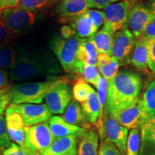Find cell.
Segmentation results:
<instances>
[{
  "instance_id": "cell-1",
  "label": "cell",
  "mask_w": 155,
  "mask_h": 155,
  "mask_svg": "<svg viewBox=\"0 0 155 155\" xmlns=\"http://www.w3.org/2000/svg\"><path fill=\"white\" fill-rule=\"evenodd\" d=\"M142 88L143 79L140 74L131 71H119L113 79L108 81L104 111L114 115L136 104Z\"/></svg>"
},
{
  "instance_id": "cell-2",
  "label": "cell",
  "mask_w": 155,
  "mask_h": 155,
  "mask_svg": "<svg viewBox=\"0 0 155 155\" xmlns=\"http://www.w3.org/2000/svg\"><path fill=\"white\" fill-rule=\"evenodd\" d=\"M59 65L52 54L46 52H17L16 62L11 70V81L22 82L36 78L57 76Z\"/></svg>"
},
{
  "instance_id": "cell-3",
  "label": "cell",
  "mask_w": 155,
  "mask_h": 155,
  "mask_svg": "<svg viewBox=\"0 0 155 155\" xmlns=\"http://www.w3.org/2000/svg\"><path fill=\"white\" fill-rule=\"evenodd\" d=\"M69 82L65 76L48 78L45 81L21 83L9 89L10 102L14 104H40L51 89L62 83Z\"/></svg>"
},
{
  "instance_id": "cell-4",
  "label": "cell",
  "mask_w": 155,
  "mask_h": 155,
  "mask_svg": "<svg viewBox=\"0 0 155 155\" xmlns=\"http://www.w3.org/2000/svg\"><path fill=\"white\" fill-rule=\"evenodd\" d=\"M83 39L77 35L68 39L54 38L50 42V49L55 54L62 68L68 73H75L78 66L77 52Z\"/></svg>"
},
{
  "instance_id": "cell-5",
  "label": "cell",
  "mask_w": 155,
  "mask_h": 155,
  "mask_svg": "<svg viewBox=\"0 0 155 155\" xmlns=\"http://www.w3.org/2000/svg\"><path fill=\"white\" fill-rule=\"evenodd\" d=\"M37 12L18 7L2 9L0 12V22L12 35L25 33L35 24Z\"/></svg>"
},
{
  "instance_id": "cell-6",
  "label": "cell",
  "mask_w": 155,
  "mask_h": 155,
  "mask_svg": "<svg viewBox=\"0 0 155 155\" xmlns=\"http://www.w3.org/2000/svg\"><path fill=\"white\" fill-rule=\"evenodd\" d=\"M55 140L47 121L25 128V150L30 155H41Z\"/></svg>"
},
{
  "instance_id": "cell-7",
  "label": "cell",
  "mask_w": 155,
  "mask_h": 155,
  "mask_svg": "<svg viewBox=\"0 0 155 155\" xmlns=\"http://www.w3.org/2000/svg\"><path fill=\"white\" fill-rule=\"evenodd\" d=\"M137 1L139 0H121L104 7L103 28L113 34L124 28L129 12Z\"/></svg>"
},
{
  "instance_id": "cell-8",
  "label": "cell",
  "mask_w": 155,
  "mask_h": 155,
  "mask_svg": "<svg viewBox=\"0 0 155 155\" xmlns=\"http://www.w3.org/2000/svg\"><path fill=\"white\" fill-rule=\"evenodd\" d=\"M101 140L110 141L125 155L129 129L121 126L111 114L104 111L102 116L101 128L98 131Z\"/></svg>"
},
{
  "instance_id": "cell-9",
  "label": "cell",
  "mask_w": 155,
  "mask_h": 155,
  "mask_svg": "<svg viewBox=\"0 0 155 155\" xmlns=\"http://www.w3.org/2000/svg\"><path fill=\"white\" fill-rule=\"evenodd\" d=\"M136 38L126 28L114 34L111 56L115 58L119 66L131 63Z\"/></svg>"
},
{
  "instance_id": "cell-10",
  "label": "cell",
  "mask_w": 155,
  "mask_h": 155,
  "mask_svg": "<svg viewBox=\"0 0 155 155\" xmlns=\"http://www.w3.org/2000/svg\"><path fill=\"white\" fill-rule=\"evenodd\" d=\"M9 106L22 116L26 127L46 122L51 118V112L45 104H11Z\"/></svg>"
},
{
  "instance_id": "cell-11",
  "label": "cell",
  "mask_w": 155,
  "mask_h": 155,
  "mask_svg": "<svg viewBox=\"0 0 155 155\" xmlns=\"http://www.w3.org/2000/svg\"><path fill=\"white\" fill-rule=\"evenodd\" d=\"M154 18L144 2L137 1L129 13L126 28L137 40L140 38L148 23Z\"/></svg>"
},
{
  "instance_id": "cell-12",
  "label": "cell",
  "mask_w": 155,
  "mask_h": 155,
  "mask_svg": "<svg viewBox=\"0 0 155 155\" xmlns=\"http://www.w3.org/2000/svg\"><path fill=\"white\" fill-rule=\"evenodd\" d=\"M69 82L62 83L54 87L46 95L45 104L53 114H62L71 101L72 100V92Z\"/></svg>"
},
{
  "instance_id": "cell-13",
  "label": "cell",
  "mask_w": 155,
  "mask_h": 155,
  "mask_svg": "<svg viewBox=\"0 0 155 155\" xmlns=\"http://www.w3.org/2000/svg\"><path fill=\"white\" fill-rule=\"evenodd\" d=\"M6 125L9 137L15 144L25 150V125L22 116L8 106L5 111ZM26 151V150H25Z\"/></svg>"
},
{
  "instance_id": "cell-14",
  "label": "cell",
  "mask_w": 155,
  "mask_h": 155,
  "mask_svg": "<svg viewBox=\"0 0 155 155\" xmlns=\"http://www.w3.org/2000/svg\"><path fill=\"white\" fill-rule=\"evenodd\" d=\"M89 9L87 0H63L56 7L59 22L71 23L75 17L80 16Z\"/></svg>"
},
{
  "instance_id": "cell-15",
  "label": "cell",
  "mask_w": 155,
  "mask_h": 155,
  "mask_svg": "<svg viewBox=\"0 0 155 155\" xmlns=\"http://www.w3.org/2000/svg\"><path fill=\"white\" fill-rule=\"evenodd\" d=\"M119 123L128 129H137L141 127L144 118L138 105V101L125 109L111 115Z\"/></svg>"
},
{
  "instance_id": "cell-16",
  "label": "cell",
  "mask_w": 155,
  "mask_h": 155,
  "mask_svg": "<svg viewBox=\"0 0 155 155\" xmlns=\"http://www.w3.org/2000/svg\"><path fill=\"white\" fill-rule=\"evenodd\" d=\"M83 114L88 124H96L98 131L102 125V111L98 96L94 88L91 91L88 98L81 104Z\"/></svg>"
},
{
  "instance_id": "cell-17",
  "label": "cell",
  "mask_w": 155,
  "mask_h": 155,
  "mask_svg": "<svg viewBox=\"0 0 155 155\" xmlns=\"http://www.w3.org/2000/svg\"><path fill=\"white\" fill-rule=\"evenodd\" d=\"M141 141L139 155H155V116L140 127Z\"/></svg>"
},
{
  "instance_id": "cell-18",
  "label": "cell",
  "mask_w": 155,
  "mask_h": 155,
  "mask_svg": "<svg viewBox=\"0 0 155 155\" xmlns=\"http://www.w3.org/2000/svg\"><path fill=\"white\" fill-rule=\"evenodd\" d=\"M149 40L142 37L136 40L135 45L131 56V63L137 71L150 74L148 68Z\"/></svg>"
},
{
  "instance_id": "cell-19",
  "label": "cell",
  "mask_w": 155,
  "mask_h": 155,
  "mask_svg": "<svg viewBox=\"0 0 155 155\" xmlns=\"http://www.w3.org/2000/svg\"><path fill=\"white\" fill-rule=\"evenodd\" d=\"M98 132L90 127L78 137V155H98Z\"/></svg>"
},
{
  "instance_id": "cell-20",
  "label": "cell",
  "mask_w": 155,
  "mask_h": 155,
  "mask_svg": "<svg viewBox=\"0 0 155 155\" xmlns=\"http://www.w3.org/2000/svg\"><path fill=\"white\" fill-rule=\"evenodd\" d=\"M77 135L55 139L41 155H77Z\"/></svg>"
},
{
  "instance_id": "cell-21",
  "label": "cell",
  "mask_w": 155,
  "mask_h": 155,
  "mask_svg": "<svg viewBox=\"0 0 155 155\" xmlns=\"http://www.w3.org/2000/svg\"><path fill=\"white\" fill-rule=\"evenodd\" d=\"M48 125L55 139L71 135L79 136L85 130L84 128L67 123L59 116H51L48 121Z\"/></svg>"
},
{
  "instance_id": "cell-22",
  "label": "cell",
  "mask_w": 155,
  "mask_h": 155,
  "mask_svg": "<svg viewBox=\"0 0 155 155\" xmlns=\"http://www.w3.org/2000/svg\"><path fill=\"white\" fill-rule=\"evenodd\" d=\"M98 55V50L95 47L94 44L89 40V38L83 39L77 52L78 66L79 65L96 66Z\"/></svg>"
},
{
  "instance_id": "cell-23",
  "label": "cell",
  "mask_w": 155,
  "mask_h": 155,
  "mask_svg": "<svg viewBox=\"0 0 155 155\" xmlns=\"http://www.w3.org/2000/svg\"><path fill=\"white\" fill-rule=\"evenodd\" d=\"M145 121L154 116L155 114V80L149 83L141 98L138 101Z\"/></svg>"
},
{
  "instance_id": "cell-24",
  "label": "cell",
  "mask_w": 155,
  "mask_h": 155,
  "mask_svg": "<svg viewBox=\"0 0 155 155\" xmlns=\"http://www.w3.org/2000/svg\"><path fill=\"white\" fill-rule=\"evenodd\" d=\"M70 24L74 29L77 35L82 39L90 38L98 31L91 19L87 15L86 11L80 16L73 19Z\"/></svg>"
},
{
  "instance_id": "cell-25",
  "label": "cell",
  "mask_w": 155,
  "mask_h": 155,
  "mask_svg": "<svg viewBox=\"0 0 155 155\" xmlns=\"http://www.w3.org/2000/svg\"><path fill=\"white\" fill-rule=\"evenodd\" d=\"M62 118L67 123L75 126H82L84 129L88 128V123L83 115L81 106L78 102L72 99L64 111Z\"/></svg>"
},
{
  "instance_id": "cell-26",
  "label": "cell",
  "mask_w": 155,
  "mask_h": 155,
  "mask_svg": "<svg viewBox=\"0 0 155 155\" xmlns=\"http://www.w3.org/2000/svg\"><path fill=\"white\" fill-rule=\"evenodd\" d=\"M114 34L103 28L89 40L94 44L98 53H106L111 55Z\"/></svg>"
},
{
  "instance_id": "cell-27",
  "label": "cell",
  "mask_w": 155,
  "mask_h": 155,
  "mask_svg": "<svg viewBox=\"0 0 155 155\" xmlns=\"http://www.w3.org/2000/svg\"><path fill=\"white\" fill-rule=\"evenodd\" d=\"M17 53L9 41L0 42V68L12 70L16 62Z\"/></svg>"
},
{
  "instance_id": "cell-28",
  "label": "cell",
  "mask_w": 155,
  "mask_h": 155,
  "mask_svg": "<svg viewBox=\"0 0 155 155\" xmlns=\"http://www.w3.org/2000/svg\"><path fill=\"white\" fill-rule=\"evenodd\" d=\"M92 87L83 78H77L73 83L72 94L73 99L78 103H84L88 98Z\"/></svg>"
},
{
  "instance_id": "cell-29",
  "label": "cell",
  "mask_w": 155,
  "mask_h": 155,
  "mask_svg": "<svg viewBox=\"0 0 155 155\" xmlns=\"http://www.w3.org/2000/svg\"><path fill=\"white\" fill-rule=\"evenodd\" d=\"M96 67L88 65H79L75 73L81 74L87 83H91L96 88L98 81L101 77L98 68Z\"/></svg>"
},
{
  "instance_id": "cell-30",
  "label": "cell",
  "mask_w": 155,
  "mask_h": 155,
  "mask_svg": "<svg viewBox=\"0 0 155 155\" xmlns=\"http://www.w3.org/2000/svg\"><path fill=\"white\" fill-rule=\"evenodd\" d=\"M140 141V129L139 128L131 129L128 135L125 155H139Z\"/></svg>"
},
{
  "instance_id": "cell-31",
  "label": "cell",
  "mask_w": 155,
  "mask_h": 155,
  "mask_svg": "<svg viewBox=\"0 0 155 155\" xmlns=\"http://www.w3.org/2000/svg\"><path fill=\"white\" fill-rule=\"evenodd\" d=\"M119 64L115 58H112V61L110 63L104 66L98 67L99 73L102 75V76L106 78L108 81H111L116 76L119 72Z\"/></svg>"
},
{
  "instance_id": "cell-32",
  "label": "cell",
  "mask_w": 155,
  "mask_h": 155,
  "mask_svg": "<svg viewBox=\"0 0 155 155\" xmlns=\"http://www.w3.org/2000/svg\"><path fill=\"white\" fill-rule=\"evenodd\" d=\"M11 144V139L7 132L6 119L4 115H0V154Z\"/></svg>"
},
{
  "instance_id": "cell-33",
  "label": "cell",
  "mask_w": 155,
  "mask_h": 155,
  "mask_svg": "<svg viewBox=\"0 0 155 155\" xmlns=\"http://www.w3.org/2000/svg\"><path fill=\"white\" fill-rule=\"evenodd\" d=\"M97 88V96H98V101H99L101 108L102 114L104 113V108H105L106 98H107V91H108V81L104 77H101L98 85L96 86Z\"/></svg>"
},
{
  "instance_id": "cell-34",
  "label": "cell",
  "mask_w": 155,
  "mask_h": 155,
  "mask_svg": "<svg viewBox=\"0 0 155 155\" xmlns=\"http://www.w3.org/2000/svg\"><path fill=\"white\" fill-rule=\"evenodd\" d=\"M52 0H21L19 7L32 12L44 8Z\"/></svg>"
},
{
  "instance_id": "cell-35",
  "label": "cell",
  "mask_w": 155,
  "mask_h": 155,
  "mask_svg": "<svg viewBox=\"0 0 155 155\" xmlns=\"http://www.w3.org/2000/svg\"><path fill=\"white\" fill-rule=\"evenodd\" d=\"M98 155H123L114 144L106 140H101Z\"/></svg>"
},
{
  "instance_id": "cell-36",
  "label": "cell",
  "mask_w": 155,
  "mask_h": 155,
  "mask_svg": "<svg viewBox=\"0 0 155 155\" xmlns=\"http://www.w3.org/2000/svg\"><path fill=\"white\" fill-rule=\"evenodd\" d=\"M86 13L87 15H88V17L91 19V20L93 21V22H94L97 30H98V29H99L104 23V12L98 10V9H88V10L86 11Z\"/></svg>"
},
{
  "instance_id": "cell-37",
  "label": "cell",
  "mask_w": 155,
  "mask_h": 155,
  "mask_svg": "<svg viewBox=\"0 0 155 155\" xmlns=\"http://www.w3.org/2000/svg\"><path fill=\"white\" fill-rule=\"evenodd\" d=\"M0 155H30L18 144L12 143L10 146L5 149Z\"/></svg>"
},
{
  "instance_id": "cell-38",
  "label": "cell",
  "mask_w": 155,
  "mask_h": 155,
  "mask_svg": "<svg viewBox=\"0 0 155 155\" xmlns=\"http://www.w3.org/2000/svg\"><path fill=\"white\" fill-rule=\"evenodd\" d=\"M148 68L155 75V40H150L149 42Z\"/></svg>"
},
{
  "instance_id": "cell-39",
  "label": "cell",
  "mask_w": 155,
  "mask_h": 155,
  "mask_svg": "<svg viewBox=\"0 0 155 155\" xmlns=\"http://www.w3.org/2000/svg\"><path fill=\"white\" fill-rule=\"evenodd\" d=\"M11 75L7 70L0 68V89H9L10 86Z\"/></svg>"
},
{
  "instance_id": "cell-40",
  "label": "cell",
  "mask_w": 155,
  "mask_h": 155,
  "mask_svg": "<svg viewBox=\"0 0 155 155\" xmlns=\"http://www.w3.org/2000/svg\"><path fill=\"white\" fill-rule=\"evenodd\" d=\"M9 103V89H0V115H4Z\"/></svg>"
},
{
  "instance_id": "cell-41",
  "label": "cell",
  "mask_w": 155,
  "mask_h": 155,
  "mask_svg": "<svg viewBox=\"0 0 155 155\" xmlns=\"http://www.w3.org/2000/svg\"><path fill=\"white\" fill-rule=\"evenodd\" d=\"M121 0H87L89 8L104 9L111 4L118 2Z\"/></svg>"
},
{
  "instance_id": "cell-42",
  "label": "cell",
  "mask_w": 155,
  "mask_h": 155,
  "mask_svg": "<svg viewBox=\"0 0 155 155\" xmlns=\"http://www.w3.org/2000/svg\"><path fill=\"white\" fill-rule=\"evenodd\" d=\"M147 40H155V18H153L145 28L141 36Z\"/></svg>"
},
{
  "instance_id": "cell-43",
  "label": "cell",
  "mask_w": 155,
  "mask_h": 155,
  "mask_svg": "<svg viewBox=\"0 0 155 155\" xmlns=\"http://www.w3.org/2000/svg\"><path fill=\"white\" fill-rule=\"evenodd\" d=\"M61 38L63 39H68L76 35L74 29L70 25H63L60 30Z\"/></svg>"
},
{
  "instance_id": "cell-44",
  "label": "cell",
  "mask_w": 155,
  "mask_h": 155,
  "mask_svg": "<svg viewBox=\"0 0 155 155\" xmlns=\"http://www.w3.org/2000/svg\"><path fill=\"white\" fill-rule=\"evenodd\" d=\"M112 58L111 55L106 53H98V58H97V67L104 66V65H107L110 63L112 61Z\"/></svg>"
},
{
  "instance_id": "cell-45",
  "label": "cell",
  "mask_w": 155,
  "mask_h": 155,
  "mask_svg": "<svg viewBox=\"0 0 155 155\" xmlns=\"http://www.w3.org/2000/svg\"><path fill=\"white\" fill-rule=\"evenodd\" d=\"M21 0H0L2 6V9L12 8V7H18L20 3Z\"/></svg>"
},
{
  "instance_id": "cell-46",
  "label": "cell",
  "mask_w": 155,
  "mask_h": 155,
  "mask_svg": "<svg viewBox=\"0 0 155 155\" xmlns=\"http://www.w3.org/2000/svg\"><path fill=\"white\" fill-rule=\"evenodd\" d=\"M12 36L5 27L0 22V42L4 41H9Z\"/></svg>"
},
{
  "instance_id": "cell-47",
  "label": "cell",
  "mask_w": 155,
  "mask_h": 155,
  "mask_svg": "<svg viewBox=\"0 0 155 155\" xmlns=\"http://www.w3.org/2000/svg\"><path fill=\"white\" fill-rule=\"evenodd\" d=\"M144 4L155 18V0H146Z\"/></svg>"
},
{
  "instance_id": "cell-48",
  "label": "cell",
  "mask_w": 155,
  "mask_h": 155,
  "mask_svg": "<svg viewBox=\"0 0 155 155\" xmlns=\"http://www.w3.org/2000/svg\"><path fill=\"white\" fill-rule=\"evenodd\" d=\"M2 10V6H1V2H0V12Z\"/></svg>"
},
{
  "instance_id": "cell-49",
  "label": "cell",
  "mask_w": 155,
  "mask_h": 155,
  "mask_svg": "<svg viewBox=\"0 0 155 155\" xmlns=\"http://www.w3.org/2000/svg\"><path fill=\"white\" fill-rule=\"evenodd\" d=\"M154 116H155V114H154Z\"/></svg>"
}]
</instances>
